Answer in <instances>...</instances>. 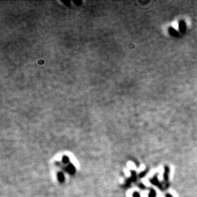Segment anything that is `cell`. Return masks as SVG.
<instances>
[{"label":"cell","mask_w":197,"mask_h":197,"mask_svg":"<svg viewBox=\"0 0 197 197\" xmlns=\"http://www.w3.org/2000/svg\"><path fill=\"white\" fill-rule=\"evenodd\" d=\"M150 181L152 182V183L154 184V185H156V186L158 187L159 188H160V189H163L162 186H161V184L160 183V182H159L158 180H157V177L156 176L154 177V178L152 179H150Z\"/></svg>","instance_id":"6da1fadb"},{"label":"cell","mask_w":197,"mask_h":197,"mask_svg":"<svg viewBox=\"0 0 197 197\" xmlns=\"http://www.w3.org/2000/svg\"><path fill=\"white\" fill-rule=\"evenodd\" d=\"M169 168L167 167H165V172H164V179L165 181H168V176H169Z\"/></svg>","instance_id":"7a4b0ae2"},{"label":"cell","mask_w":197,"mask_h":197,"mask_svg":"<svg viewBox=\"0 0 197 197\" xmlns=\"http://www.w3.org/2000/svg\"><path fill=\"white\" fill-rule=\"evenodd\" d=\"M156 196V191L153 189H150V193L149 195V197H155Z\"/></svg>","instance_id":"3957f363"},{"label":"cell","mask_w":197,"mask_h":197,"mask_svg":"<svg viewBox=\"0 0 197 197\" xmlns=\"http://www.w3.org/2000/svg\"><path fill=\"white\" fill-rule=\"evenodd\" d=\"M133 197H140V195H139V193L135 192L133 193Z\"/></svg>","instance_id":"277c9868"},{"label":"cell","mask_w":197,"mask_h":197,"mask_svg":"<svg viewBox=\"0 0 197 197\" xmlns=\"http://www.w3.org/2000/svg\"><path fill=\"white\" fill-rule=\"evenodd\" d=\"M166 197H172V195H170V194H167Z\"/></svg>","instance_id":"5b68a950"}]
</instances>
